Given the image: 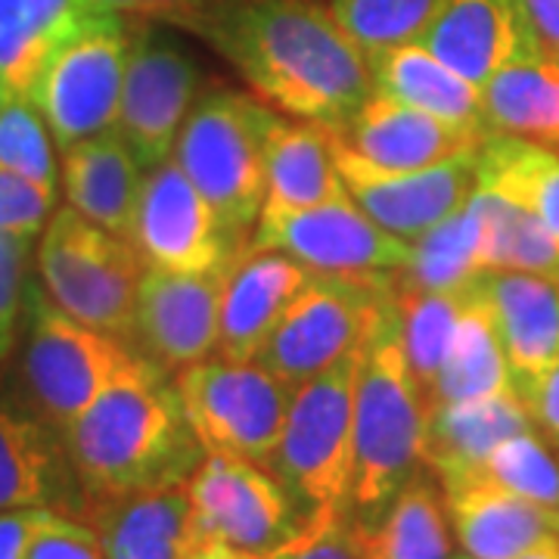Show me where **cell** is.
<instances>
[{
  "label": "cell",
  "instance_id": "6da1fadb",
  "mask_svg": "<svg viewBox=\"0 0 559 559\" xmlns=\"http://www.w3.org/2000/svg\"><path fill=\"white\" fill-rule=\"evenodd\" d=\"M187 32L286 119L345 131L373 97L370 60L320 0H212Z\"/></svg>",
  "mask_w": 559,
  "mask_h": 559
},
{
  "label": "cell",
  "instance_id": "7a4b0ae2",
  "mask_svg": "<svg viewBox=\"0 0 559 559\" xmlns=\"http://www.w3.org/2000/svg\"><path fill=\"white\" fill-rule=\"evenodd\" d=\"M87 507L183 485L205 448L162 367L116 382L62 429Z\"/></svg>",
  "mask_w": 559,
  "mask_h": 559
},
{
  "label": "cell",
  "instance_id": "3957f363",
  "mask_svg": "<svg viewBox=\"0 0 559 559\" xmlns=\"http://www.w3.org/2000/svg\"><path fill=\"white\" fill-rule=\"evenodd\" d=\"M426 401L419 395L401 336L395 286L360 342L355 380V473L352 520L370 522L423 466Z\"/></svg>",
  "mask_w": 559,
  "mask_h": 559
},
{
  "label": "cell",
  "instance_id": "277c9868",
  "mask_svg": "<svg viewBox=\"0 0 559 559\" xmlns=\"http://www.w3.org/2000/svg\"><path fill=\"white\" fill-rule=\"evenodd\" d=\"M280 121L277 109L255 94L212 87L197 97L171 153L240 242L264 205L267 146Z\"/></svg>",
  "mask_w": 559,
  "mask_h": 559
},
{
  "label": "cell",
  "instance_id": "5b68a950",
  "mask_svg": "<svg viewBox=\"0 0 559 559\" xmlns=\"http://www.w3.org/2000/svg\"><path fill=\"white\" fill-rule=\"evenodd\" d=\"M360 348L296 385L267 469L299 500L301 516L348 513L355 473V380Z\"/></svg>",
  "mask_w": 559,
  "mask_h": 559
},
{
  "label": "cell",
  "instance_id": "8992f818",
  "mask_svg": "<svg viewBox=\"0 0 559 559\" xmlns=\"http://www.w3.org/2000/svg\"><path fill=\"white\" fill-rule=\"evenodd\" d=\"M146 261L134 242L97 227L72 205L57 209L38 246L47 299L81 323L131 342Z\"/></svg>",
  "mask_w": 559,
  "mask_h": 559
},
{
  "label": "cell",
  "instance_id": "52a82bcc",
  "mask_svg": "<svg viewBox=\"0 0 559 559\" xmlns=\"http://www.w3.org/2000/svg\"><path fill=\"white\" fill-rule=\"evenodd\" d=\"M28 305L32 323L22 360L25 385L38 414L60 432L116 382L138 377L146 367H159L131 342L81 323L35 289L28 293Z\"/></svg>",
  "mask_w": 559,
  "mask_h": 559
},
{
  "label": "cell",
  "instance_id": "ba28073f",
  "mask_svg": "<svg viewBox=\"0 0 559 559\" xmlns=\"http://www.w3.org/2000/svg\"><path fill=\"white\" fill-rule=\"evenodd\" d=\"M183 414L205 451L271 466L296 385L255 360H212L178 370Z\"/></svg>",
  "mask_w": 559,
  "mask_h": 559
},
{
  "label": "cell",
  "instance_id": "9c48e42d",
  "mask_svg": "<svg viewBox=\"0 0 559 559\" xmlns=\"http://www.w3.org/2000/svg\"><path fill=\"white\" fill-rule=\"evenodd\" d=\"M392 286L395 271L360 277L311 271L277 330L264 342L255 364L289 385L311 380L348 352L360 348Z\"/></svg>",
  "mask_w": 559,
  "mask_h": 559
},
{
  "label": "cell",
  "instance_id": "30bf717a",
  "mask_svg": "<svg viewBox=\"0 0 559 559\" xmlns=\"http://www.w3.org/2000/svg\"><path fill=\"white\" fill-rule=\"evenodd\" d=\"M128 50L131 20L112 10L69 40L44 69L28 100L40 109L60 153L116 128Z\"/></svg>",
  "mask_w": 559,
  "mask_h": 559
},
{
  "label": "cell",
  "instance_id": "8fae6325",
  "mask_svg": "<svg viewBox=\"0 0 559 559\" xmlns=\"http://www.w3.org/2000/svg\"><path fill=\"white\" fill-rule=\"evenodd\" d=\"M202 72L162 22L131 20V50L119 100V131L143 175L171 159L180 128L200 97Z\"/></svg>",
  "mask_w": 559,
  "mask_h": 559
},
{
  "label": "cell",
  "instance_id": "7c38bea8",
  "mask_svg": "<svg viewBox=\"0 0 559 559\" xmlns=\"http://www.w3.org/2000/svg\"><path fill=\"white\" fill-rule=\"evenodd\" d=\"M255 249L293 255L320 274H389L404 271L414 242L382 230L352 197L320 202L311 209H261L252 227Z\"/></svg>",
  "mask_w": 559,
  "mask_h": 559
},
{
  "label": "cell",
  "instance_id": "4fadbf2b",
  "mask_svg": "<svg viewBox=\"0 0 559 559\" xmlns=\"http://www.w3.org/2000/svg\"><path fill=\"white\" fill-rule=\"evenodd\" d=\"M200 540H218L249 557H267L296 535L301 513L277 476L252 460L205 451L187 479Z\"/></svg>",
  "mask_w": 559,
  "mask_h": 559
},
{
  "label": "cell",
  "instance_id": "5bb4252c",
  "mask_svg": "<svg viewBox=\"0 0 559 559\" xmlns=\"http://www.w3.org/2000/svg\"><path fill=\"white\" fill-rule=\"evenodd\" d=\"M476 153L479 146L463 150L454 159L439 162L432 168L399 171L364 159L333 131V159L348 197L382 230L407 242L419 240L426 230L451 218L469 202L476 193Z\"/></svg>",
  "mask_w": 559,
  "mask_h": 559
},
{
  "label": "cell",
  "instance_id": "9a60e30c",
  "mask_svg": "<svg viewBox=\"0 0 559 559\" xmlns=\"http://www.w3.org/2000/svg\"><path fill=\"white\" fill-rule=\"evenodd\" d=\"M131 242L150 267L183 274L227 264L246 246L224 227L175 159L143 175Z\"/></svg>",
  "mask_w": 559,
  "mask_h": 559
},
{
  "label": "cell",
  "instance_id": "2e32d148",
  "mask_svg": "<svg viewBox=\"0 0 559 559\" xmlns=\"http://www.w3.org/2000/svg\"><path fill=\"white\" fill-rule=\"evenodd\" d=\"M230 264L234 259L197 274L146 264L131 333L140 355L159 364L165 373L212 358L218 352L221 296Z\"/></svg>",
  "mask_w": 559,
  "mask_h": 559
},
{
  "label": "cell",
  "instance_id": "e0dca14e",
  "mask_svg": "<svg viewBox=\"0 0 559 559\" xmlns=\"http://www.w3.org/2000/svg\"><path fill=\"white\" fill-rule=\"evenodd\" d=\"M57 510L84 522L81 491L62 432L38 411L0 399V510Z\"/></svg>",
  "mask_w": 559,
  "mask_h": 559
},
{
  "label": "cell",
  "instance_id": "ac0fdd59",
  "mask_svg": "<svg viewBox=\"0 0 559 559\" xmlns=\"http://www.w3.org/2000/svg\"><path fill=\"white\" fill-rule=\"evenodd\" d=\"M419 44L479 91L510 62L544 53L525 0H448Z\"/></svg>",
  "mask_w": 559,
  "mask_h": 559
},
{
  "label": "cell",
  "instance_id": "d6986e66",
  "mask_svg": "<svg viewBox=\"0 0 559 559\" xmlns=\"http://www.w3.org/2000/svg\"><path fill=\"white\" fill-rule=\"evenodd\" d=\"M311 271L293 255L242 246L221 296L218 355L224 360H255L277 330L286 308L299 296Z\"/></svg>",
  "mask_w": 559,
  "mask_h": 559
},
{
  "label": "cell",
  "instance_id": "ffe728a7",
  "mask_svg": "<svg viewBox=\"0 0 559 559\" xmlns=\"http://www.w3.org/2000/svg\"><path fill=\"white\" fill-rule=\"evenodd\" d=\"M535 429V419L510 389L491 399L441 404L426 411L423 466L439 479L441 491L457 488L481 469L500 441Z\"/></svg>",
  "mask_w": 559,
  "mask_h": 559
},
{
  "label": "cell",
  "instance_id": "44dd1931",
  "mask_svg": "<svg viewBox=\"0 0 559 559\" xmlns=\"http://www.w3.org/2000/svg\"><path fill=\"white\" fill-rule=\"evenodd\" d=\"M476 289L495 318L513 380L559 364V280L485 267Z\"/></svg>",
  "mask_w": 559,
  "mask_h": 559
},
{
  "label": "cell",
  "instance_id": "7402d4cb",
  "mask_svg": "<svg viewBox=\"0 0 559 559\" xmlns=\"http://www.w3.org/2000/svg\"><path fill=\"white\" fill-rule=\"evenodd\" d=\"M84 522L97 532L106 559H187L200 544L187 481L91 503Z\"/></svg>",
  "mask_w": 559,
  "mask_h": 559
},
{
  "label": "cell",
  "instance_id": "603a6c76",
  "mask_svg": "<svg viewBox=\"0 0 559 559\" xmlns=\"http://www.w3.org/2000/svg\"><path fill=\"white\" fill-rule=\"evenodd\" d=\"M336 134L364 159L377 162L382 168H399V171L432 168L439 162L454 159L463 150L479 146L485 140L479 134L460 131L423 109H414L407 103L382 97L377 91L360 106L352 124Z\"/></svg>",
  "mask_w": 559,
  "mask_h": 559
},
{
  "label": "cell",
  "instance_id": "cb8c5ba5",
  "mask_svg": "<svg viewBox=\"0 0 559 559\" xmlns=\"http://www.w3.org/2000/svg\"><path fill=\"white\" fill-rule=\"evenodd\" d=\"M112 13L103 0H0V81L32 97L44 69L69 40Z\"/></svg>",
  "mask_w": 559,
  "mask_h": 559
},
{
  "label": "cell",
  "instance_id": "d4e9b609",
  "mask_svg": "<svg viewBox=\"0 0 559 559\" xmlns=\"http://www.w3.org/2000/svg\"><path fill=\"white\" fill-rule=\"evenodd\" d=\"M444 503L460 550L473 559H516L547 535H559L557 510L485 479L448 488Z\"/></svg>",
  "mask_w": 559,
  "mask_h": 559
},
{
  "label": "cell",
  "instance_id": "484cf974",
  "mask_svg": "<svg viewBox=\"0 0 559 559\" xmlns=\"http://www.w3.org/2000/svg\"><path fill=\"white\" fill-rule=\"evenodd\" d=\"M62 187L69 205L97 227L131 240L143 168L116 128L62 150Z\"/></svg>",
  "mask_w": 559,
  "mask_h": 559
},
{
  "label": "cell",
  "instance_id": "4316f807",
  "mask_svg": "<svg viewBox=\"0 0 559 559\" xmlns=\"http://www.w3.org/2000/svg\"><path fill=\"white\" fill-rule=\"evenodd\" d=\"M373 91L382 97L407 103L436 119L454 124L460 131L488 138L481 119V91L466 79H460L451 66L429 53L419 40L399 44L382 50L370 60Z\"/></svg>",
  "mask_w": 559,
  "mask_h": 559
},
{
  "label": "cell",
  "instance_id": "83f0119b",
  "mask_svg": "<svg viewBox=\"0 0 559 559\" xmlns=\"http://www.w3.org/2000/svg\"><path fill=\"white\" fill-rule=\"evenodd\" d=\"M342 197H348V190L333 159V128L296 119L280 121L267 146L264 205L311 209Z\"/></svg>",
  "mask_w": 559,
  "mask_h": 559
},
{
  "label": "cell",
  "instance_id": "f1b7e54d",
  "mask_svg": "<svg viewBox=\"0 0 559 559\" xmlns=\"http://www.w3.org/2000/svg\"><path fill=\"white\" fill-rule=\"evenodd\" d=\"M510 389H513V377H510V364L500 345L498 326L473 280L451 348L426 395V411L441 407V404L491 399Z\"/></svg>",
  "mask_w": 559,
  "mask_h": 559
},
{
  "label": "cell",
  "instance_id": "f546056e",
  "mask_svg": "<svg viewBox=\"0 0 559 559\" xmlns=\"http://www.w3.org/2000/svg\"><path fill=\"white\" fill-rule=\"evenodd\" d=\"M355 535L364 559H451L444 491L417 473L377 520L355 522Z\"/></svg>",
  "mask_w": 559,
  "mask_h": 559
},
{
  "label": "cell",
  "instance_id": "4dcf8cb0",
  "mask_svg": "<svg viewBox=\"0 0 559 559\" xmlns=\"http://www.w3.org/2000/svg\"><path fill=\"white\" fill-rule=\"evenodd\" d=\"M488 134H513L559 150V60L535 53L510 62L481 84Z\"/></svg>",
  "mask_w": 559,
  "mask_h": 559
},
{
  "label": "cell",
  "instance_id": "1f68e13d",
  "mask_svg": "<svg viewBox=\"0 0 559 559\" xmlns=\"http://www.w3.org/2000/svg\"><path fill=\"white\" fill-rule=\"evenodd\" d=\"M476 190L516 202L559 240V150L513 134H488L476 153Z\"/></svg>",
  "mask_w": 559,
  "mask_h": 559
},
{
  "label": "cell",
  "instance_id": "d6a6232c",
  "mask_svg": "<svg viewBox=\"0 0 559 559\" xmlns=\"http://www.w3.org/2000/svg\"><path fill=\"white\" fill-rule=\"evenodd\" d=\"M469 202L481 221V264L498 271H525L559 280V240L544 227L538 215L476 190Z\"/></svg>",
  "mask_w": 559,
  "mask_h": 559
},
{
  "label": "cell",
  "instance_id": "836d02e7",
  "mask_svg": "<svg viewBox=\"0 0 559 559\" xmlns=\"http://www.w3.org/2000/svg\"><path fill=\"white\" fill-rule=\"evenodd\" d=\"M481 271V221L476 205L466 202L451 218H444L414 240L411 264L395 274L407 286L448 293L469 286Z\"/></svg>",
  "mask_w": 559,
  "mask_h": 559
},
{
  "label": "cell",
  "instance_id": "e575fe53",
  "mask_svg": "<svg viewBox=\"0 0 559 559\" xmlns=\"http://www.w3.org/2000/svg\"><path fill=\"white\" fill-rule=\"evenodd\" d=\"M466 296H469V286L432 293V289H417V286L401 283L399 274H395L404 355H407V364H411V373H414L423 401L429 395L441 364H444V355L451 348Z\"/></svg>",
  "mask_w": 559,
  "mask_h": 559
},
{
  "label": "cell",
  "instance_id": "d590c367",
  "mask_svg": "<svg viewBox=\"0 0 559 559\" xmlns=\"http://www.w3.org/2000/svg\"><path fill=\"white\" fill-rule=\"evenodd\" d=\"M448 0H330L342 32L358 44L367 60L399 44L423 38Z\"/></svg>",
  "mask_w": 559,
  "mask_h": 559
},
{
  "label": "cell",
  "instance_id": "8d00e7d4",
  "mask_svg": "<svg viewBox=\"0 0 559 559\" xmlns=\"http://www.w3.org/2000/svg\"><path fill=\"white\" fill-rule=\"evenodd\" d=\"M485 479L500 485L525 500H535L547 510L559 507V463L538 439L535 429L500 441L495 454L481 463V469L469 481ZM466 485V481H463Z\"/></svg>",
  "mask_w": 559,
  "mask_h": 559
},
{
  "label": "cell",
  "instance_id": "74e56055",
  "mask_svg": "<svg viewBox=\"0 0 559 559\" xmlns=\"http://www.w3.org/2000/svg\"><path fill=\"white\" fill-rule=\"evenodd\" d=\"M50 138L53 134L38 106L28 97L7 91L3 106H0V168L57 190L60 168H57Z\"/></svg>",
  "mask_w": 559,
  "mask_h": 559
},
{
  "label": "cell",
  "instance_id": "f35d334b",
  "mask_svg": "<svg viewBox=\"0 0 559 559\" xmlns=\"http://www.w3.org/2000/svg\"><path fill=\"white\" fill-rule=\"evenodd\" d=\"M264 559H364L355 522L348 513H314L305 516L293 538Z\"/></svg>",
  "mask_w": 559,
  "mask_h": 559
},
{
  "label": "cell",
  "instance_id": "ab89813d",
  "mask_svg": "<svg viewBox=\"0 0 559 559\" xmlns=\"http://www.w3.org/2000/svg\"><path fill=\"white\" fill-rule=\"evenodd\" d=\"M57 212V190L0 168V234L35 240Z\"/></svg>",
  "mask_w": 559,
  "mask_h": 559
},
{
  "label": "cell",
  "instance_id": "60d3db41",
  "mask_svg": "<svg viewBox=\"0 0 559 559\" xmlns=\"http://www.w3.org/2000/svg\"><path fill=\"white\" fill-rule=\"evenodd\" d=\"M32 242L0 234V360L16 345V326L25 296V264Z\"/></svg>",
  "mask_w": 559,
  "mask_h": 559
},
{
  "label": "cell",
  "instance_id": "b9f144b4",
  "mask_svg": "<svg viewBox=\"0 0 559 559\" xmlns=\"http://www.w3.org/2000/svg\"><path fill=\"white\" fill-rule=\"evenodd\" d=\"M66 520L57 510H0V559H28L35 540Z\"/></svg>",
  "mask_w": 559,
  "mask_h": 559
},
{
  "label": "cell",
  "instance_id": "7bdbcfd3",
  "mask_svg": "<svg viewBox=\"0 0 559 559\" xmlns=\"http://www.w3.org/2000/svg\"><path fill=\"white\" fill-rule=\"evenodd\" d=\"M28 559H106L100 550L97 532L87 522L66 516L60 525L44 532Z\"/></svg>",
  "mask_w": 559,
  "mask_h": 559
},
{
  "label": "cell",
  "instance_id": "ee69618b",
  "mask_svg": "<svg viewBox=\"0 0 559 559\" xmlns=\"http://www.w3.org/2000/svg\"><path fill=\"white\" fill-rule=\"evenodd\" d=\"M513 392L522 399L535 426H540L559 444V364L538 377L513 380Z\"/></svg>",
  "mask_w": 559,
  "mask_h": 559
},
{
  "label": "cell",
  "instance_id": "f6af8a7d",
  "mask_svg": "<svg viewBox=\"0 0 559 559\" xmlns=\"http://www.w3.org/2000/svg\"><path fill=\"white\" fill-rule=\"evenodd\" d=\"M103 3L128 20L162 22V25H175L187 32V25L197 20L212 0H103Z\"/></svg>",
  "mask_w": 559,
  "mask_h": 559
},
{
  "label": "cell",
  "instance_id": "bcb514c9",
  "mask_svg": "<svg viewBox=\"0 0 559 559\" xmlns=\"http://www.w3.org/2000/svg\"><path fill=\"white\" fill-rule=\"evenodd\" d=\"M535 22L540 47L550 60H559V0H525Z\"/></svg>",
  "mask_w": 559,
  "mask_h": 559
},
{
  "label": "cell",
  "instance_id": "7dc6e473",
  "mask_svg": "<svg viewBox=\"0 0 559 559\" xmlns=\"http://www.w3.org/2000/svg\"><path fill=\"white\" fill-rule=\"evenodd\" d=\"M187 559H259V557L240 554V550H234V547H227V544H218V540H200V544L190 550V557Z\"/></svg>",
  "mask_w": 559,
  "mask_h": 559
},
{
  "label": "cell",
  "instance_id": "c3c4849f",
  "mask_svg": "<svg viewBox=\"0 0 559 559\" xmlns=\"http://www.w3.org/2000/svg\"><path fill=\"white\" fill-rule=\"evenodd\" d=\"M516 559H559V535H547V538L538 540L535 547H528Z\"/></svg>",
  "mask_w": 559,
  "mask_h": 559
},
{
  "label": "cell",
  "instance_id": "681fc988",
  "mask_svg": "<svg viewBox=\"0 0 559 559\" xmlns=\"http://www.w3.org/2000/svg\"><path fill=\"white\" fill-rule=\"evenodd\" d=\"M3 97H7V87H3V81H0V106H3Z\"/></svg>",
  "mask_w": 559,
  "mask_h": 559
},
{
  "label": "cell",
  "instance_id": "f907efd6",
  "mask_svg": "<svg viewBox=\"0 0 559 559\" xmlns=\"http://www.w3.org/2000/svg\"><path fill=\"white\" fill-rule=\"evenodd\" d=\"M457 559H473V557H466V554H460V557Z\"/></svg>",
  "mask_w": 559,
  "mask_h": 559
},
{
  "label": "cell",
  "instance_id": "816d5d0a",
  "mask_svg": "<svg viewBox=\"0 0 559 559\" xmlns=\"http://www.w3.org/2000/svg\"><path fill=\"white\" fill-rule=\"evenodd\" d=\"M557 525H559V507H557Z\"/></svg>",
  "mask_w": 559,
  "mask_h": 559
},
{
  "label": "cell",
  "instance_id": "f5cc1de1",
  "mask_svg": "<svg viewBox=\"0 0 559 559\" xmlns=\"http://www.w3.org/2000/svg\"><path fill=\"white\" fill-rule=\"evenodd\" d=\"M259 559H264V557H259Z\"/></svg>",
  "mask_w": 559,
  "mask_h": 559
}]
</instances>
